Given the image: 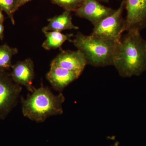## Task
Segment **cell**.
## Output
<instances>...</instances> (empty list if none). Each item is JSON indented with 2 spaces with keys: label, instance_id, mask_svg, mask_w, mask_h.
I'll list each match as a JSON object with an SVG mask.
<instances>
[{
  "label": "cell",
  "instance_id": "cell-20",
  "mask_svg": "<svg viewBox=\"0 0 146 146\" xmlns=\"http://www.w3.org/2000/svg\"><path fill=\"white\" fill-rule=\"evenodd\" d=\"M99 1L103 2L105 3H108L109 1L110 0H98Z\"/></svg>",
  "mask_w": 146,
  "mask_h": 146
},
{
  "label": "cell",
  "instance_id": "cell-19",
  "mask_svg": "<svg viewBox=\"0 0 146 146\" xmlns=\"http://www.w3.org/2000/svg\"><path fill=\"white\" fill-rule=\"evenodd\" d=\"M119 143L118 141H116L115 143L110 146H119Z\"/></svg>",
  "mask_w": 146,
  "mask_h": 146
},
{
  "label": "cell",
  "instance_id": "cell-10",
  "mask_svg": "<svg viewBox=\"0 0 146 146\" xmlns=\"http://www.w3.org/2000/svg\"><path fill=\"white\" fill-rule=\"evenodd\" d=\"M46 77L53 88L60 93L79 76L76 74L57 66L50 64V71Z\"/></svg>",
  "mask_w": 146,
  "mask_h": 146
},
{
  "label": "cell",
  "instance_id": "cell-9",
  "mask_svg": "<svg viewBox=\"0 0 146 146\" xmlns=\"http://www.w3.org/2000/svg\"><path fill=\"white\" fill-rule=\"evenodd\" d=\"M12 71L9 74L12 80L15 83L25 86L30 93L34 91L33 85L35 78L34 65L31 58L18 61L11 66Z\"/></svg>",
  "mask_w": 146,
  "mask_h": 146
},
{
  "label": "cell",
  "instance_id": "cell-16",
  "mask_svg": "<svg viewBox=\"0 0 146 146\" xmlns=\"http://www.w3.org/2000/svg\"><path fill=\"white\" fill-rule=\"evenodd\" d=\"M4 27L3 24L0 23V40H3L4 38Z\"/></svg>",
  "mask_w": 146,
  "mask_h": 146
},
{
  "label": "cell",
  "instance_id": "cell-2",
  "mask_svg": "<svg viewBox=\"0 0 146 146\" xmlns=\"http://www.w3.org/2000/svg\"><path fill=\"white\" fill-rule=\"evenodd\" d=\"M31 93L26 98H21L24 117L36 122H43L51 116L63 114L65 97L62 93L55 95L43 83Z\"/></svg>",
  "mask_w": 146,
  "mask_h": 146
},
{
  "label": "cell",
  "instance_id": "cell-8",
  "mask_svg": "<svg viewBox=\"0 0 146 146\" xmlns=\"http://www.w3.org/2000/svg\"><path fill=\"white\" fill-rule=\"evenodd\" d=\"M125 31L141 30L146 26V0H125Z\"/></svg>",
  "mask_w": 146,
  "mask_h": 146
},
{
  "label": "cell",
  "instance_id": "cell-1",
  "mask_svg": "<svg viewBox=\"0 0 146 146\" xmlns=\"http://www.w3.org/2000/svg\"><path fill=\"white\" fill-rule=\"evenodd\" d=\"M140 31L131 29L116 43L113 65L122 77L140 76L146 70V41Z\"/></svg>",
  "mask_w": 146,
  "mask_h": 146
},
{
  "label": "cell",
  "instance_id": "cell-15",
  "mask_svg": "<svg viewBox=\"0 0 146 146\" xmlns=\"http://www.w3.org/2000/svg\"><path fill=\"white\" fill-rule=\"evenodd\" d=\"M52 3L63 7L65 10L75 11L79 8L84 0H51Z\"/></svg>",
  "mask_w": 146,
  "mask_h": 146
},
{
  "label": "cell",
  "instance_id": "cell-17",
  "mask_svg": "<svg viewBox=\"0 0 146 146\" xmlns=\"http://www.w3.org/2000/svg\"><path fill=\"white\" fill-rule=\"evenodd\" d=\"M30 1H31V0H18V4H19V7L22 6L24 4Z\"/></svg>",
  "mask_w": 146,
  "mask_h": 146
},
{
  "label": "cell",
  "instance_id": "cell-11",
  "mask_svg": "<svg viewBox=\"0 0 146 146\" xmlns=\"http://www.w3.org/2000/svg\"><path fill=\"white\" fill-rule=\"evenodd\" d=\"M71 11L65 10L62 14L48 20V25L44 27L42 31H61L66 30H78V27L72 23Z\"/></svg>",
  "mask_w": 146,
  "mask_h": 146
},
{
  "label": "cell",
  "instance_id": "cell-3",
  "mask_svg": "<svg viewBox=\"0 0 146 146\" xmlns=\"http://www.w3.org/2000/svg\"><path fill=\"white\" fill-rule=\"evenodd\" d=\"M72 42L83 53L87 64L96 67L113 65L117 42L92 34L85 35L81 32L78 33Z\"/></svg>",
  "mask_w": 146,
  "mask_h": 146
},
{
  "label": "cell",
  "instance_id": "cell-6",
  "mask_svg": "<svg viewBox=\"0 0 146 146\" xmlns=\"http://www.w3.org/2000/svg\"><path fill=\"white\" fill-rule=\"evenodd\" d=\"M115 11L102 4L98 0H84L82 5L74 12L77 16L86 19L95 26Z\"/></svg>",
  "mask_w": 146,
  "mask_h": 146
},
{
  "label": "cell",
  "instance_id": "cell-5",
  "mask_svg": "<svg viewBox=\"0 0 146 146\" xmlns=\"http://www.w3.org/2000/svg\"><path fill=\"white\" fill-rule=\"evenodd\" d=\"M22 90V86L13 82L9 74L0 70V119H5L16 106Z\"/></svg>",
  "mask_w": 146,
  "mask_h": 146
},
{
  "label": "cell",
  "instance_id": "cell-13",
  "mask_svg": "<svg viewBox=\"0 0 146 146\" xmlns=\"http://www.w3.org/2000/svg\"><path fill=\"white\" fill-rule=\"evenodd\" d=\"M18 52L16 48H11L6 44L0 45V70L6 71L11 68L12 57Z\"/></svg>",
  "mask_w": 146,
  "mask_h": 146
},
{
  "label": "cell",
  "instance_id": "cell-12",
  "mask_svg": "<svg viewBox=\"0 0 146 146\" xmlns=\"http://www.w3.org/2000/svg\"><path fill=\"white\" fill-rule=\"evenodd\" d=\"M42 32L46 38L42 45L45 49L50 50L60 48L65 41L72 42L71 37L73 36L72 34L65 35L58 31Z\"/></svg>",
  "mask_w": 146,
  "mask_h": 146
},
{
  "label": "cell",
  "instance_id": "cell-14",
  "mask_svg": "<svg viewBox=\"0 0 146 146\" xmlns=\"http://www.w3.org/2000/svg\"><path fill=\"white\" fill-rule=\"evenodd\" d=\"M19 8L18 0H0V9L7 14L13 25H15L14 14Z\"/></svg>",
  "mask_w": 146,
  "mask_h": 146
},
{
  "label": "cell",
  "instance_id": "cell-4",
  "mask_svg": "<svg viewBox=\"0 0 146 146\" xmlns=\"http://www.w3.org/2000/svg\"><path fill=\"white\" fill-rule=\"evenodd\" d=\"M125 8V0H123L114 13L94 26L91 34L115 42L119 41L125 31V20L122 16Z\"/></svg>",
  "mask_w": 146,
  "mask_h": 146
},
{
  "label": "cell",
  "instance_id": "cell-7",
  "mask_svg": "<svg viewBox=\"0 0 146 146\" xmlns=\"http://www.w3.org/2000/svg\"><path fill=\"white\" fill-rule=\"evenodd\" d=\"M51 64L57 65L80 76L87 64L86 58L80 50H62Z\"/></svg>",
  "mask_w": 146,
  "mask_h": 146
},
{
  "label": "cell",
  "instance_id": "cell-18",
  "mask_svg": "<svg viewBox=\"0 0 146 146\" xmlns=\"http://www.w3.org/2000/svg\"><path fill=\"white\" fill-rule=\"evenodd\" d=\"M3 11L0 9V23L3 24L4 22L5 18L2 13Z\"/></svg>",
  "mask_w": 146,
  "mask_h": 146
}]
</instances>
